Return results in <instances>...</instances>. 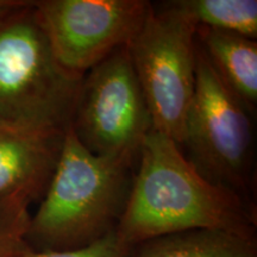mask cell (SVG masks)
I'll use <instances>...</instances> for the list:
<instances>
[{"label":"cell","instance_id":"obj_1","mask_svg":"<svg viewBox=\"0 0 257 257\" xmlns=\"http://www.w3.org/2000/svg\"><path fill=\"white\" fill-rule=\"evenodd\" d=\"M256 225L251 201L214 185L195 169L178 143L150 131L138 153L130 197L115 231L128 252L148 239L188 230L256 238Z\"/></svg>","mask_w":257,"mask_h":257},{"label":"cell","instance_id":"obj_2","mask_svg":"<svg viewBox=\"0 0 257 257\" xmlns=\"http://www.w3.org/2000/svg\"><path fill=\"white\" fill-rule=\"evenodd\" d=\"M137 159L101 156L69 128L49 186L31 216L32 251L81 249L117 231L126 208Z\"/></svg>","mask_w":257,"mask_h":257},{"label":"cell","instance_id":"obj_3","mask_svg":"<svg viewBox=\"0 0 257 257\" xmlns=\"http://www.w3.org/2000/svg\"><path fill=\"white\" fill-rule=\"evenodd\" d=\"M82 78L57 62L34 2L0 22V126L67 133Z\"/></svg>","mask_w":257,"mask_h":257},{"label":"cell","instance_id":"obj_4","mask_svg":"<svg viewBox=\"0 0 257 257\" xmlns=\"http://www.w3.org/2000/svg\"><path fill=\"white\" fill-rule=\"evenodd\" d=\"M251 115L221 82L197 42L195 88L180 148L202 176L252 202Z\"/></svg>","mask_w":257,"mask_h":257},{"label":"cell","instance_id":"obj_5","mask_svg":"<svg viewBox=\"0 0 257 257\" xmlns=\"http://www.w3.org/2000/svg\"><path fill=\"white\" fill-rule=\"evenodd\" d=\"M197 25L170 2L150 5L126 46L155 131L181 144L197 75Z\"/></svg>","mask_w":257,"mask_h":257},{"label":"cell","instance_id":"obj_6","mask_svg":"<svg viewBox=\"0 0 257 257\" xmlns=\"http://www.w3.org/2000/svg\"><path fill=\"white\" fill-rule=\"evenodd\" d=\"M70 128L95 155L137 159L154 127L126 47L83 74Z\"/></svg>","mask_w":257,"mask_h":257},{"label":"cell","instance_id":"obj_7","mask_svg":"<svg viewBox=\"0 0 257 257\" xmlns=\"http://www.w3.org/2000/svg\"><path fill=\"white\" fill-rule=\"evenodd\" d=\"M41 27L57 62L83 75L142 27L152 3L144 0H41L34 2Z\"/></svg>","mask_w":257,"mask_h":257},{"label":"cell","instance_id":"obj_8","mask_svg":"<svg viewBox=\"0 0 257 257\" xmlns=\"http://www.w3.org/2000/svg\"><path fill=\"white\" fill-rule=\"evenodd\" d=\"M64 134L0 126V199L41 200L62 152Z\"/></svg>","mask_w":257,"mask_h":257},{"label":"cell","instance_id":"obj_9","mask_svg":"<svg viewBox=\"0 0 257 257\" xmlns=\"http://www.w3.org/2000/svg\"><path fill=\"white\" fill-rule=\"evenodd\" d=\"M195 37L221 82L252 114L257 105L256 40L205 27H197Z\"/></svg>","mask_w":257,"mask_h":257},{"label":"cell","instance_id":"obj_10","mask_svg":"<svg viewBox=\"0 0 257 257\" xmlns=\"http://www.w3.org/2000/svg\"><path fill=\"white\" fill-rule=\"evenodd\" d=\"M127 257H257V242L225 231L188 230L148 239Z\"/></svg>","mask_w":257,"mask_h":257},{"label":"cell","instance_id":"obj_11","mask_svg":"<svg viewBox=\"0 0 257 257\" xmlns=\"http://www.w3.org/2000/svg\"><path fill=\"white\" fill-rule=\"evenodd\" d=\"M170 3L197 27L256 40V0H174Z\"/></svg>","mask_w":257,"mask_h":257},{"label":"cell","instance_id":"obj_12","mask_svg":"<svg viewBox=\"0 0 257 257\" xmlns=\"http://www.w3.org/2000/svg\"><path fill=\"white\" fill-rule=\"evenodd\" d=\"M31 200L22 194L0 199V257H18L31 251L27 233Z\"/></svg>","mask_w":257,"mask_h":257},{"label":"cell","instance_id":"obj_13","mask_svg":"<svg viewBox=\"0 0 257 257\" xmlns=\"http://www.w3.org/2000/svg\"><path fill=\"white\" fill-rule=\"evenodd\" d=\"M128 250L119 242L115 232L81 249L64 251H29L18 257H127Z\"/></svg>","mask_w":257,"mask_h":257},{"label":"cell","instance_id":"obj_14","mask_svg":"<svg viewBox=\"0 0 257 257\" xmlns=\"http://www.w3.org/2000/svg\"><path fill=\"white\" fill-rule=\"evenodd\" d=\"M27 4L25 0H0V22Z\"/></svg>","mask_w":257,"mask_h":257}]
</instances>
